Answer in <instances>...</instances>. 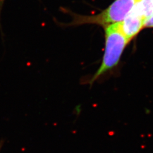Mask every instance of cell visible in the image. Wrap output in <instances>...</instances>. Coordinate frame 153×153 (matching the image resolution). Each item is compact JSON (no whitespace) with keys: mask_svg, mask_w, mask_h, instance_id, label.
Listing matches in <instances>:
<instances>
[{"mask_svg":"<svg viewBox=\"0 0 153 153\" xmlns=\"http://www.w3.org/2000/svg\"><path fill=\"white\" fill-rule=\"evenodd\" d=\"M144 27L153 28V14L145 19Z\"/></svg>","mask_w":153,"mask_h":153,"instance_id":"cell-5","label":"cell"},{"mask_svg":"<svg viewBox=\"0 0 153 153\" xmlns=\"http://www.w3.org/2000/svg\"><path fill=\"white\" fill-rule=\"evenodd\" d=\"M104 28L105 42L104 56L101 65L91 79V83L117 65L126 46L129 43L121 31L119 23L107 26Z\"/></svg>","mask_w":153,"mask_h":153,"instance_id":"cell-1","label":"cell"},{"mask_svg":"<svg viewBox=\"0 0 153 153\" xmlns=\"http://www.w3.org/2000/svg\"><path fill=\"white\" fill-rule=\"evenodd\" d=\"M145 21V18L134 7L124 19L119 23L121 31L129 43L144 27Z\"/></svg>","mask_w":153,"mask_h":153,"instance_id":"cell-3","label":"cell"},{"mask_svg":"<svg viewBox=\"0 0 153 153\" xmlns=\"http://www.w3.org/2000/svg\"><path fill=\"white\" fill-rule=\"evenodd\" d=\"M134 9L146 19L153 14V0H139Z\"/></svg>","mask_w":153,"mask_h":153,"instance_id":"cell-4","label":"cell"},{"mask_svg":"<svg viewBox=\"0 0 153 153\" xmlns=\"http://www.w3.org/2000/svg\"><path fill=\"white\" fill-rule=\"evenodd\" d=\"M139 0H115L103 11L91 16L76 15L71 22L73 25L95 24L107 26L122 22L136 5Z\"/></svg>","mask_w":153,"mask_h":153,"instance_id":"cell-2","label":"cell"}]
</instances>
